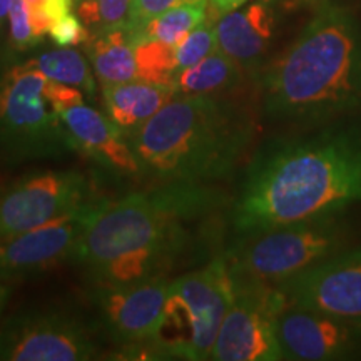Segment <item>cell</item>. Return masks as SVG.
<instances>
[{
  "label": "cell",
  "instance_id": "6da1fadb",
  "mask_svg": "<svg viewBox=\"0 0 361 361\" xmlns=\"http://www.w3.org/2000/svg\"><path fill=\"white\" fill-rule=\"evenodd\" d=\"M361 202V130L328 129L261 152L233 207L243 236L340 214Z\"/></svg>",
  "mask_w": 361,
  "mask_h": 361
},
{
  "label": "cell",
  "instance_id": "7a4b0ae2",
  "mask_svg": "<svg viewBox=\"0 0 361 361\" xmlns=\"http://www.w3.org/2000/svg\"><path fill=\"white\" fill-rule=\"evenodd\" d=\"M213 207L214 194L202 184L94 201L74 261L96 284L164 276L191 250V226Z\"/></svg>",
  "mask_w": 361,
  "mask_h": 361
},
{
  "label": "cell",
  "instance_id": "3957f363",
  "mask_svg": "<svg viewBox=\"0 0 361 361\" xmlns=\"http://www.w3.org/2000/svg\"><path fill=\"white\" fill-rule=\"evenodd\" d=\"M266 114L322 123L361 111V27L348 8L319 4L295 42L261 78Z\"/></svg>",
  "mask_w": 361,
  "mask_h": 361
},
{
  "label": "cell",
  "instance_id": "277c9868",
  "mask_svg": "<svg viewBox=\"0 0 361 361\" xmlns=\"http://www.w3.org/2000/svg\"><path fill=\"white\" fill-rule=\"evenodd\" d=\"M252 137L250 117L223 96H176L128 135L139 174L161 184H204L228 176Z\"/></svg>",
  "mask_w": 361,
  "mask_h": 361
},
{
  "label": "cell",
  "instance_id": "5b68a950",
  "mask_svg": "<svg viewBox=\"0 0 361 361\" xmlns=\"http://www.w3.org/2000/svg\"><path fill=\"white\" fill-rule=\"evenodd\" d=\"M82 101V90L49 79L29 59L0 67V154L40 159L72 151L61 114Z\"/></svg>",
  "mask_w": 361,
  "mask_h": 361
},
{
  "label": "cell",
  "instance_id": "8992f818",
  "mask_svg": "<svg viewBox=\"0 0 361 361\" xmlns=\"http://www.w3.org/2000/svg\"><path fill=\"white\" fill-rule=\"evenodd\" d=\"M233 296L226 255L169 281L161 326L151 343L154 358L211 360Z\"/></svg>",
  "mask_w": 361,
  "mask_h": 361
},
{
  "label": "cell",
  "instance_id": "52a82bcc",
  "mask_svg": "<svg viewBox=\"0 0 361 361\" xmlns=\"http://www.w3.org/2000/svg\"><path fill=\"white\" fill-rule=\"evenodd\" d=\"M350 236L341 213L329 214L246 234L226 258L236 276L276 284L346 250Z\"/></svg>",
  "mask_w": 361,
  "mask_h": 361
},
{
  "label": "cell",
  "instance_id": "ba28073f",
  "mask_svg": "<svg viewBox=\"0 0 361 361\" xmlns=\"http://www.w3.org/2000/svg\"><path fill=\"white\" fill-rule=\"evenodd\" d=\"M233 276L234 296L216 338L211 360H284L276 323L278 316L288 306L286 298L274 284Z\"/></svg>",
  "mask_w": 361,
  "mask_h": 361
},
{
  "label": "cell",
  "instance_id": "9c48e42d",
  "mask_svg": "<svg viewBox=\"0 0 361 361\" xmlns=\"http://www.w3.org/2000/svg\"><path fill=\"white\" fill-rule=\"evenodd\" d=\"M97 355L92 328L62 310L24 311L0 326V360L84 361Z\"/></svg>",
  "mask_w": 361,
  "mask_h": 361
},
{
  "label": "cell",
  "instance_id": "30bf717a",
  "mask_svg": "<svg viewBox=\"0 0 361 361\" xmlns=\"http://www.w3.org/2000/svg\"><path fill=\"white\" fill-rule=\"evenodd\" d=\"M90 201L87 179L75 171L25 176L0 194V239L51 223Z\"/></svg>",
  "mask_w": 361,
  "mask_h": 361
},
{
  "label": "cell",
  "instance_id": "8fae6325",
  "mask_svg": "<svg viewBox=\"0 0 361 361\" xmlns=\"http://www.w3.org/2000/svg\"><path fill=\"white\" fill-rule=\"evenodd\" d=\"M168 286L166 276L124 284H96L94 303L101 313L102 326L112 340L124 346L130 358L137 353L154 356L151 343L161 326Z\"/></svg>",
  "mask_w": 361,
  "mask_h": 361
},
{
  "label": "cell",
  "instance_id": "7c38bea8",
  "mask_svg": "<svg viewBox=\"0 0 361 361\" xmlns=\"http://www.w3.org/2000/svg\"><path fill=\"white\" fill-rule=\"evenodd\" d=\"M274 286L288 306L322 311L361 328V247L338 251Z\"/></svg>",
  "mask_w": 361,
  "mask_h": 361
},
{
  "label": "cell",
  "instance_id": "4fadbf2b",
  "mask_svg": "<svg viewBox=\"0 0 361 361\" xmlns=\"http://www.w3.org/2000/svg\"><path fill=\"white\" fill-rule=\"evenodd\" d=\"M94 201L30 231L0 239V279H24L74 261Z\"/></svg>",
  "mask_w": 361,
  "mask_h": 361
},
{
  "label": "cell",
  "instance_id": "5bb4252c",
  "mask_svg": "<svg viewBox=\"0 0 361 361\" xmlns=\"http://www.w3.org/2000/svg\"><path fill=\"white\" fill-rule=\"evenodd\" d=\"M276 335L284 360L333 361L361 353V328L322 311L286 306Z\"/></svg>",
  "mask_w": 361,
  "mask_h": 361
},
{
  "label": "cell",
  "instance_id": "9a60e30c",
  "mask_svg": "<svg viewBox=\"0 0 361 361\" xmlns=\"http://www.w3.org/2000/svg\"><path fill=\"white\" fill-rule=\"evenodd\" d=\"M67 141L72 151L92 159L101 168L119 174H139V162L128 137L114 123L94 107L78 102L62 112Z\"/></svg>",
  "mask_w": 361,
  "mask_h": 361
},
{
  "label": "cell",
  "instance_id": "2e32d148",
  "mask_svg": "<svg viewBox=\"0 0 361 361\" xmlns=\"http://www.w3.org/2000/svg\"><path fill=\"white\" fill-rule=\"evenodd\" d=\"M276 27V0H255L223 13L216 22L218 49L250 69L269 47Z\"/></svg>",
  "mask_w": 361,
  "mask_h": 361
},
{
  "label": "cell",
  "instance_id": "e0dca14e",
  "mask_svg": "<svg viewBox=\"0 0 361 361\" xmlns=\"http://www.w3.org/2000/svg\"><path fill=\"white\" fill-rule=\"evenodd\" d=\"M106 114L126 137L156 116L176 94L168 85L135 79L102 87Z\"/></svg>",
  "mask_w": 361,
  "mask_h": 361
},
{
  "label": "cell",
  "instance_id": "ac0fdd59",
  "mask_svg": "<svg viewBox=\"0 0 361 361\" xmlns=\"http://www.w3.org/2000/svg\"><path fill=\"white\" fill-rule=\"evenodd\" d=\"M85 52L102 87L137 79L135 32L129 24L90 34Z\"/></svg>",
  "mask_w": 361,
  "mask_h": 361
},
{
  "label": "cell",
  "instance_id": "d6986e66",
  "mask_svg": "<svg viewBox=\"0 0 361 361\" xmlns=\"http://www.w3.org/2000/svg\"><path fill=\"white\" fill-rule=\"evenodd\" d=\"M243 67L219 49L174 75V94L180 96H223L241 80Z\"/></svg>",
  "mask_w": 361,
  "mask_h": 361
},
{
  "label": "cell",
  "instance_id": "ffe728a7",
  "mask_svg": "<svg viewBox=\"0 0 361 361\" xmlns=\"http://www.w3.org/2000/svg\"><path fill=\"white\" fill-rule=\"evenodd\" d=\"M29 61L49 79L78 87L87 96H94L96 92L92 66H89L87 59L74 49L59 47L56 51L44 52Z\"/></svg>",
  "mask_w": 361,
  "mask_h": 361
},
{
  "label": "cell",
  "instance_id": "44dd1931",
  "mask_svg": "<svg viewBox=\"0 0 361 361\" xmlns=\"http://www.w3.org/2000/svg\"><path fill=\"white\" fill-rule=\"evenodd\" d=\"M7 20L8 40L17 51L34 47L51 32L45 0H13Z\"/></svg>",
  "mask_w": 361,
  "mask_h": 361
},
{
  "label": "cell",
  "instance_id": "7402d4cb",
  "mask_svg": "<svg viewBox=\"0 0 361 361\" xmlns=\"http://www.w3.org/2000/svg\"><path fill=\"white\" fill-rule=\"evenodd\" d=\"M135 64L137 79L171 87L179 72L178 45L149 39L135 40Z\"/></svg>",
  "mask_w": 361,
  "mask_h": 361
},
{
  "label": "cell",
  "instance_id": "603a6c76",
  "mask_svg": "<svg viewBox=\"0 0 361 361\" xmlns=\"http://www.w3.org/2000/svg\"><path fill=\"white\" fill-rule=\"evenodd\" d=\"M207 19V7H178L161 13L135 32V40L149 39L179 45Z\"/></svg>",
  "mask_w": 361,
  "mask_h": 361
},
{
  "label": "cell",
  "instance_id": "cb8c5ba5",
  "mask_svg": "<svg viewBox=\"0 0 361 361\" xmlns=\"http://www.w3.org/2000/svg\"><path fill=\"white\" fill-rule=\"evenodd\" d=\"M130 6L133 0H74L75 13L90 34L128 24Z\"/></svg>",
  "mask_w": 361,
  "mask_h": 361
},
{
  "label": "cell",
  "instance_id": "d4e9b609",
  "mask_svg": "<svg viewBox=\"0 0 361 361\" xmlns=\"http://www.w3.org/2000/svg\"><path fill=\"white\" fill-rule=\"evenodd\" d=\"M216 51H218L216 22L206 19L178 45L179 71L197 64V62Z\"/></svg>",
  "mask_w": 361,
  "mask_h": 361
},
{
  "label": "cell",
  "instance_id": "484cf974",
  "mask_svg": "<svg viewBox=\"0 0 361 361\" xmlns=\"http://www.w3.org/2000/svg\"><path fill=\"white\" fill-rule=\"evenodd\" d=\"M209 0H133L128 24L139 30L161 13L178 7H207Z\"/></svg>",
  "mask_w": 361,
  "mask_h": 361
},
{
  "label": "cell",
  "instance_id": "4316f807",
  "mask_svg": "<svg viewBox=\"0 0 361 361\" xmlns=\"http://www.w3.org/2000/svg\"><path fill=\"white\" fill-rule=\"evenodd\" d=\"M52 42L57 47H78V45H85L90 39V32L84 22L79 19L78 13H67L61 20L51 27Z\"/></svg>",
  "mask_w": 361,
  "mask_h": 361
},
{
  "label": "cell",
  "instance_id": "83f0119b",
  "mask_svg": "<svg viewBox=\"0 0 361 361\" xmlns=\"http://www.w3.org/2000/svg\"><path fill=\"white\" fill-rule=\"evenodd\" d=\"M246 2L247 0H209V4L214 7V11L218 12L219 16L236 11V8L245 6Z\"/></svg>",
  "mask_w": 361,
  "mask_h": 361
},
{
  "label": "cell",
  "instance_id": "f1b7e54d",
  "mask_svg": "<svg viewBox=\"0 0 361 361\" xmlns=\"http://www.w3.org/2000/svg\"><path fill=\"white\" fill-rule=\"evenodd\" d=\"M13 0H0V27H2L4 22L8 19V12H11Z\"/></svg>",
  "mask_w": 361,
  "mask_h": 361
},
{
  "label": "cell",
  "instance_id": "f546056e",
  "mask_svg": "<svg viewBox=\"0 0 361 361\" xmlns=\"http://www.w3.org/2000/svg\"><path fill=\"white\" fill-rule=\"evenodd\" d=\"M7 300H8V286L6 281H2V279H0V314H2L4 306H6Z\"/></svg>",
  "mask_w": 361,
  "mask_h": 361
},
{
  "label": "cell",
  "instance_id": "4dcf8cb0",
  "mask_svg": "<svg viewBox=\"0 0 361 361\" xmlns=\"http://www.w3.org/2000/svg\"><path fill=\"white\" fill-rule=\"evenodd\" d=\"M305 2L306 4H318V6H319V4H323L324 0H305Z\"/></svg>",
  "mask_w": 361,
  "mask_h": 361
}]
</instances>
